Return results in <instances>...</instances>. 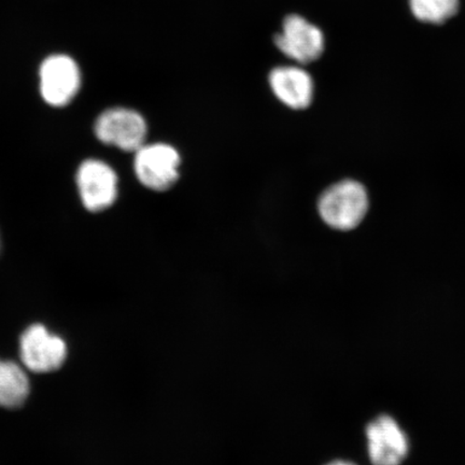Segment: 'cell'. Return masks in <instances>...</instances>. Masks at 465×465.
Listing matches in <instances>:
<instances>
[{
	"label": "cell",
	"mask_w": 465,
	"mask_h": 465,
	"mask_svg": "<svg viewBox=\"0 0 465 465\" xmlns=\"http://www.w3.org/2000/svg\"><path fill=\"white\" fill-rule=\"evenodd\" d=\"M369 209V196L361 183L342 180L325 190L318 212L325 224L339 231L356 229Z\"/></svg>",
	"instance_id": "1"
},
{
	"label": "cell",
	"mask_w": 465,
	"mask_h": 465,
	"mask_svg": "<svg viewBox=\"0 0 465 465\" xmlns=\"http://www.w3.org/2000/svg\"><path fill=\"white\" fill-rule=\"evenodd\" d=\"M134 154V172L144 188L164 192L178 182L182 158L173 145L164 143H144Z\"/></svg>",
	"instance_id": "2"
},
{
	"label": "cell",
	"mask_w": 465,
	"mask_h": 465,
	"mask_svg": "<svg viewBox=\"0 0 465 465\" xmlns=\"http://www.w3.org/2000/svg\"><path fill=\"white\" fill-rule=\"evenodd\" d=\"M94 133L101 143L135 153L145 143L148 125L136 110L114 107L97 116Z\"/></svg>",
	"instance_id": "3"
},
{
	"label": "cell",
	"mask_w": 465,
	"mask_h": 465,
	"mask_svg": "<svg viewBox=\"0 0 465 465\" xmlns=\"http://www.w3.org/2000/svg\"><path fill=\"white\" fill-rule=\"evenodd\" d=\"M80 86V69L71 56L51 55L39 68L40 95L52 107L67 106L77 96Z\"/></svg>",
	"instance_id": "4"
},
{
	"label": "cell",
	"mask_w": 465,
	"mask_h": 465,
	"mask_svg": "<svg viewBox=\"0 0 465 465\" xmlns=\"http://www.w3.org/2000/svg\"><path fill=\"white\" fill-rule=\"evenodd\" d=\"M81 203L96 213L112 207L118 199L119 179L112 166L100 160L81 163L75 177Z\"/></svg>",
	"instance_id": "5"
},
{
	"label": "cell",
	"mask_w": 465,
	"mask_h": 465,
	"mask_svg": "<svg viewBox=\"0 0 465 465\" xmlns=\"http://www.w3.org/2000/svg\"><path fill=\"white\" fill-rule=\"evenodd\" d=\"M275 45L282 54L299 64L315 62L324 51V35L305 17L291 15L283 20L282 31L276 34Z\"/></svg>",
	"instance_id": "6"
},
{
	"label": "cell",
	"mask_w": 465,
	"mask_h": 465,
	"mask_svg": "<svg viewBox=\"0 0 465 465\" xmlns=\"http://www.w3.org/2000/svg\"><path fill=\"white\" fill-rule=\"evenodd\" d=\"M20 349L23 363L35 373L60 369L67 356L65 341L40 324L32 325L23 333Z\"/></svg>",
	"instance_id": "7"
},
{
	"label": "cell",
	"mask_w": 465,
	"mask_h": 465,
	"mask_svg": "<svg viewBox=\"0 0 465 465\" xmlns=\"http://www.w3.org/2000/svg\"><path fill=\"white\" fill-rule=\"evenodd\" d=\"M370 460L373 465H400L409 452V440L397 421L381 416L366 428Z\"/></svg>",
	"instance_id": "8"
},
{
	"label": "cell",
	"mask_w": 465,
	"mask_h": 465,
	"mask_svg": "<svg viewBox=\"0 0 465 465\" xmlns=\"http://www.w3.org/2000/svg\"><path fill=\"white\" fill-rule=\"evenodd\" d=\"M272 93L283 104L294 110L311 106L313 98V81L305 69L299 66H279L270 73Z\"/></svg>",
	"instance_id": "9"
},
{
	"label": "cell",
	"mask_w": 465,
	"mask_h": 465,
	"mask_svg": "<svg viewBox=\"0 0 465 465\" xmlns=\"http://www.w3.org/2000/svg\"><path fill=\"white\" fill-rule=\"evenodd\" d=\"M29 382L25 371L14 362L0 360V407L16 409L25 402Z\"/></svg>",
	"instance_id": "10"
},
{
	"label": "cell",
	"mask_w": 465,
	"mask_h": 465,
	"mask_svg": "<svg viewBox=\"0 0 465 465\" xmlns=\"http://www.w3.org/2000/svg\"><path fill=\"white\" fill-rule=\"evenodd\" d=\"M412 15L428 25H443L455 16L459 0H409Z\"/></svg>",
	"instance_id": "11"
},
{
	"label": "cell",
	"mask_w": 465,
	"mask_h": 465,
	"mask_svg": "<svg viewBox=\"0 0 465 465\" xmlns=\"http://www.w3.org/2000/svg\"><path fill=\"white\" fill-rule=\"evenodd\" d=\"M323 465H357L351 461L344 460V459H334V460H331Z\"/></svg>",
	"instance_id": "12"
},
{
	"label": "cell",
	"mask_w": 465,
	"mask_h": 465,
	"mask_svg": "<svg viewBox=\"0 0 465 465\" xmlns=\"http://www.w3.org/2000/svg\"><path fill=\"white\" fill-rule=\"evenodd\" d=\"M3 250V238H2V232H0V253H2Z\"/></svg>",
	"instance_id": "13"
}]
</instances>
